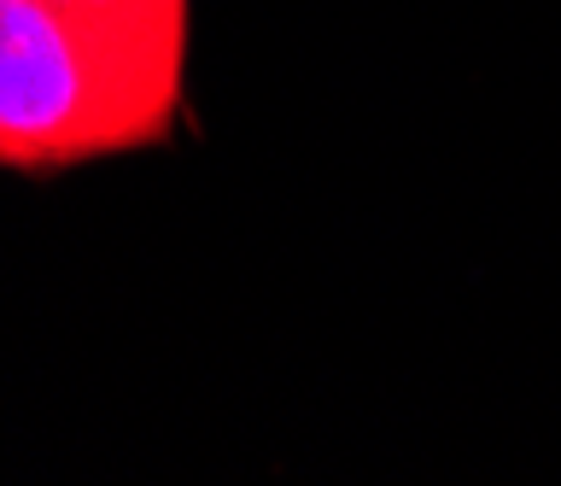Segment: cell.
Here are the masks:
<instances>
[{"mask_svg":"<svg viewBox=\"0 0 561 486\" xmlns=\"http://www.w3.org/2000/svg\"><path fill=\"white\" fill-rule=\"evenodd\" d=\"M187 112V24H123L59 0H0V170L170 147Z\"/></svg>","mask_w":561,"mask_h":486,"instance_id":"1","label":"cell"},{"mask_svg":"<svg viewBox=\"0 0 561 486\" xmlns=\"http://www.w3.org/2000/svg\"><path fill=\"white\" fill-rule=\"evenodd\" d=\"M70 12H94V19H123V24H193L187 0H59Z\"/></svg>","mask_w":561,"mask_h":486,"instance_id":"2","label":"cell"}]
</instances>
